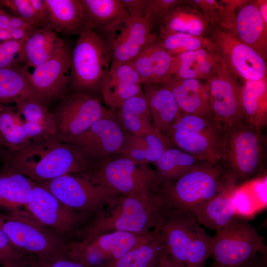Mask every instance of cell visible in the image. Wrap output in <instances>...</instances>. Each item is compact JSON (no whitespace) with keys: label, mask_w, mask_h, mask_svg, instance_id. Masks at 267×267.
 I'll list each match as a JSON object with an SVG mask.
<instances>
[{"label":"cell","mask_w":267,"mask_h":267,"mask_svg":"<svg viewBox=\"0 0 267 267\" xmlns=\"http://www.w3.org/2000/svg\"><path fill=\"white\" fill-rule=\"evenodd\" d=\"M170 211L160 190L147 198L117 195L88 219L75 237L116 231L146 235L156 230Z\"/></svg>","instance_id":"1"},{"label":"cell","mask_w":267,"mask_h":267,"mask_svg":"<svg viewBox=\"0 0 267 267\" xmlns=\"http://www.w3.org/2000/svg\"><path fill=\"white\" fill-rule=\"evenodd\" d=\"M4 163L36 183L89 171L94 163L74 145L55 136L31 141L15 152L5 151Z\"/></svg>","instance_id":"2"},{"label":"cell","mask_w":267,"mask_h":267,"mask_svg":"<svg viewBox=\"0 0 267 267\" xmlns=\"http://www.w3.org/2000/svg\"><path fill=\"white\" fill-rule=\"evenodd\" d=\"M266 162V140L262 129L244 120L227 130L223 166L226 185L239 183L261 175Z\"/></svg>","instance_id":"3"},{"label":"cell","mask_w":267,"mask_h":267,"mask_svg":"<svg viewBox=\"0 0 267 267\" xmlns=\"http://www.w3.org/2000/svg\"><path fill=\"white\" fill-rule=\"evenodd\" d=\"M227 130L212 115H188L181 112L166 138L173 147L223 165Z\"/></svg>","instance_id":"4"},{"label":"cell","mask_w":267,"mask_h":267,"mask_svg":"<svg viewBox=\"0 0 267 267\" xmlns=\"http://www.w3.org/2000/svg\"><path fill=\"white\" fill-rule=\"evenodd\" d=\"M0 228L15 248L29 256L49 261L67 258V241L26 210L0 212Z\"/></svg>","instance_id":"5"},{"label":"cell","mask_w":267,"mask_h":267,"mask_svg":"<svg viewBox=\"0 0 267 267\" xmlns=\"http://www.w3.org/2000/svg\"><path fill=\"white\" fill-rule=\"evenodd\" d=\"M86 173L96 182L126 196L149 197L161 186L149 164L135 163L121 154L95 163Z\"/></svg>","instance_id":"6"},{"label":"cell","mask_w":267,"mask_h":267,"mask_svg":"<svg viewBox=\"0 0 267 267\" xmlns=\"http://www.w3.org/2000/svg\"><path fill=\"white\" fill-rule=\"evenodd\" d=\"M225 171L222 163L208 162L161 185L160 190L171 209L193 213L200 205L227 190L224 184Z\"/></svg>","instance_id":"7"},{"label":"cell","mask_w":267,"mask_h":267,"mask_svg":"<svg viewBox=\"0 0 267 267\" xmlns=\"http://www.w3.org/2000/svg\"><path fill=\"white\" fill-rule=\"evenodd\" d=\"M111 63L101 37L91 29H85L79 34L71 52L69 85L77 92L100 89Z\"/></svg>","instance_id":"8"},{"label":"cell","mask_w":267,"mask_h":267,"mask_svg":"<svg viewBox=\"0 0 267 267\" xmlns=\"http://www.w3.org/2000/svg\"><path fill=\"white\" fill-rule=\"evenodd\" d=\"M155 230L146 235L112 231L75 237L67 242V257L86 267H99L152 238Z\"/></svg>","instance_id":"9"},{"label":"cell","mask_w":267,"mask_h":267,"mask_svg":"<svg viewBox=\"0 0 267 267\" xmlns=\"http://www.w3.org/2000/svg\"><path fill=\"white\" fill-rule=\"evenodd\" d=\"M267 251L256 228L234 217L212 237L213 267H238L258 253L267 254Z\"/></svg>","instance_id":"10"},{"label":"cell","mask_w":267,"mask_h":267,"mask_svg":"<svg viewBox=\"0 0 267 267\" xmlns=\"http://www.w3.org/2000/svg\"><path fill=\"white\" fill-rule=\"evenodd\" d=\"M37 183L88 219L118 195L93 180L86 172L67 174Z\"/></svg>","instance_id":"11"},{"label":"cell","mask_w":267,"mask_h":267,"mask_svg":"<svg viewBox=\"0 0 267 267\" xmlns=\"http://www.w3.org/2000/svg\"><path fill=\"white\" fill-rule=\"evenodd\" d=\"M113 112L106 109L98 98L88 92H77L65 96L53 113L57 123L55 137L66 142Z\"/></svg>","instance_id":"12"},{"label":"cell","mask_w":267,"mask_h":267,"mask_svg":"<svg viewBox=\"0 0 267 267\" xmlns=\"http://www.w3.org/2000/svg\"><path fill=\"white\" fill-rule=\"evenodd\" d=\"M25 207L37 221L65 240L73 238L88 219L62 203L37 183Z\"/></svg>","instance_id":"13"},{"label":"cell","mask_w":267,"mask_h":267,"mask_svg":"<svg viewBox=\"0 0 267 267\" xmlns=\"http://www.w3.org/2000/svg\"><path fill=\"white\" fill-rule=\"evenodd\" d=\"M151 30L143 18L128 16L98 35L107 46L112 62H128L156 40Z\"/></svg>","instance_id":"14"},{"label":"cell","mask_w":267,"mask_h":267,"mask_svg":"<svg viewBox=\"0 0 267 267\" xmlns=\"http://www.w3.org/2000/svg\"><path fill=\"white\" fill-rule=\"evenodd\" d=\"M125 135L113 112L66 142L75 146L95 164L118 154Z\"/></svg>","instance_id":"15"},{"label":"cell","mask_w":267,"mask_h":267,"mask_svg":"<svg viewBox=\"0 0 267 267\" xmlns=\"http://www.w3.org/2000/svg\"><path fill=\"white\" fill-rule=\"evenodd\" d=\"M71 52L65 46L53 57L34 68L28 69V78L34 90L45 104L65 97L70 83Z\"/></svg>","instance_id":"16"},{"label":"cell","mask_w":267,"mask_h":267,"mask_svg":"<svg viewBox=\"0 0 267 267\" xmlns=\"http://www.w3.org/2000/svg\"><path fill=\"white\" fill-rule=\"evenodd\" d=\"M200 227L192 213L172 209L156 230L161 237L166 251L185 266L190 245Z\"/></svg>","instance_id":"17"},{"label":"cell","mask_w":267,"mask_h":267,"mask_svg":"<svg viewBox=\"0 0 267 267\" xmlns=\"http://www.w3.org/2000/svg\"><path fill=\"white\" fill-rule=\"evenodd\" d=\"M104 102L112 111L142 90V84L132 61L112 62L100 89Z\"/></svg>","instance_id":"18"},{"label":"cell","mask_w":267,"mask_h":267,"mask_svg":"<svg viewBox=\"0 0 267 267\" xmlns=\"http://www.w3.org/2000/svg\"><path fill=\"white\" fill-rule=\"evenodd\" d=\"M209 101L213 116L226 129L245 120L240 89L229 80L216 78L208 86Z\"/></svg>","instance_id":"19"},{"label":"cell","mask_w":267,"mask_h":267,"mask_svg":"<svg viewBox=\"0 0 267 267\" xmlns=\"http://www.w3.org/2000/svg\"><path fill=\"white\" fill-rule=\"evenodd\" d=\"M142 90L154 131L166 138L181 113L177 100L171 90L163 85H142Z\"/></svg>","instance_id":"20"},{"label":"cell","mask_w":267,"mask_h":267,"mask_svg":"<svg viewBox=\"0 0 267 267\" xmlns=\"http://www.w3.org/2000/svg\"><path fill=\"white\" fill-rule=\"evenodd\" d=\"M132 62L142 85L162 84L173 73L174 57L156 40Z\"/></svg>","instance_id":"21"},{"label":"cell","mask_w":267,"mask_h":267,"mask_svg":"<svg viewBox=\"0 0 267 267\" xmlns=\"http://www.w3.org/2000/svg\"><path fill=\"white\" fill-rule=\"evenodd\" d=\"M162 85L171 90L182 113L200 116L212 115L208 86H202L196 79L170 77Z\"/></svg>","instance_id":"22"},{"label":"cell","mask_w":267,"mask_h":267,"mask_svg":"<svg viewBox=\"0 0 267 267\" xmlns=\"http://www.w3.org/2000/svg\"><path fill=\"white\" fill-rule=\"evenodd\" d=\"M47 19L45 26L55 32L77 35L87 28L80 0H44Z\"/></svg>","instance_id":"23"},{"label":"cell","mask_w":267,"mask_h":267,"mask_svg":"<svg viewBox=\"0 0 267 267\" xmlns=\"http://www.w3.org/2000/svg\"><path fill=\"white\" fill-rule=\"evenodd\" d=\"M65 45L56 32L46 26L34 31L25 41L20 61L27 68H35L45 62Z\"/></svg>","instance_id":"24"},{"label":"cell","mask_w":267,"mask_h":267,"mask_svg":"<svg viewBox=\"0 0 267 267\" xmlns=\"http://www.w3.org/2000/svg\"><path fill=\"white\" fill-rule=\"evenodd\" d=\"M172 146L163 136L155 132L126 134L121 154L139 164L155 163L164 151Z\"/></svg>","instance_id":"25"},{"label":"cell","mask_w":267,"mask_h":267,"mask_svg":"<svg viewBox=\"0 0 267 267\" xmlns=\"http://www.w3.org/2000/svg\"><path fill=\"white\" fill-rule=\"evenodd\" d=\"M236 208L233 190L222 191L193 211L197 222L211 230H218L234 218Z\"/></svg>","instance_id":"26"},{"label":"cell","mask_w":267,"mask_h":267,"mask_svg":"<svg viewBox=\"0 0 267 267\" xmlns=\"http://www.w3.org/2000/svg\"><path fill=\"white\" fill-rule=\"evenodd\" d=\"M114 113L126 134H137L155 132L151 113L143 90L125 101Z\"/></svg>","instance_id":"27"},{"label":"cell","mask_w":267,"mask_h":267,"mask_svg":"<svg viewBox=\"0 0 267 267\" xmlns=\"http://www.w3.org/2000/svg\"><path fill=\"white\" fill-rule=\"evenodd\" d=\"M36 183L3 165L0 170V208L11 211L25 207Z\"/></svg>","instance_id":"28"},{"label":"cell","mask_w":267,"mask_h":267,"mask_svg":"<svg viewBox=\"0 0 267 267\" xmlns=\"http://www.w3.org/2000/svg\"><path fill=\"white\" fill-rule=\"evenodd\" d=\"M208 162L179 148L170 146L166 148L153 164L160 184L162 185Z\"/></svg>","instance_id":"29"},{"label":"cell","mask_w":267,"mask_h":267,"mask_svg":"<svg viewBox=\"0 0 267 267\" xmlns=\"http://www.w3.org/2000/svg\"><path fill=\"white\" fill-rule=\"evenodd\" d=\"M27 73L28 68L25 65L0 69V104L28 99H36L44 102L31 87Z\"/></svg>","instance_id":"30"},{"label":"cell","mask_w":267,"mask_h":267,"mask_svg":"<svg viewBox=\"0 0 267 267\" xmlns=\"http://www.w3.org/2000/svg\"><path fill=\"white\" fill-rule=\"evenodd\" d=\"M87 28L99 34L118 20L129 16L121 0H80Z\"/></svg>","instance_id":"31"},{"label":"cell","mask_w":267,"mask_h":267,"mask_svg":"<svg viewBox=\"0 0 267 267\" xmlns=\"http://www.w3.org/2000/svg\"><path fill=\"white\" fill-rule=\"evenodd\" d=\"M241 98L245 120L262 130L267 123L266 82L247 81L241 89Z\"/></svg>","instance_id":"32"},{"label":"cell","mask_w":267,"mask_h":267,"mask_svg":"<svg viewBox=\"0 0 267 267\" xmlns=\"http://www.w3.org/2000/svg\"><path fill=\"white\" fill-rule=\"evenodd\" d=\"M164 249L163 241L157 231L152 238L99 267H155Z\"/></svg>","instance_id":"33"},{"label":"cell","mask_w":267,"mask_h":267,"mask_svg":"<svg viewBox=\"0 0 267 267\" xmlns=\"http://www.w3.org/2000/svg\"><path fill=\"white\" fill-rule=\"evenodd\" d=\"M30 142L20 114L11 107L0 104V146L12 152L22 148Z\"/></svg>","instance_id":"34"},{"label":"cell","mask_w":267,"mask_h":267,"mask_svg":"<svg viewBox=\"0 0 267 267\" xmlns=\"http://www.w3.org/2000/svg\"><path fill=\"white\" fill-rule=\"evenodd\" d=\"M231 60L237 71L247 81L264 79L265 62L251 46L244 44L235 45L231 50Z\"/></svg>","instance_id":"35"},{"label":"cell","mask_w":267,"mask_h":267,"mask_svg":"<svg viewBox=\"0 0 267 267\" xmlns=\"http://www.w3.org/2000/svg\"><path fill=\"white\" fill-rule=\"evenodd\" d=\"M238 33L246 44H254L261 39L264 30V21L259 9L248 4L239 11L236 20Z\"/></svg>","instance_id":"36"},{"label":"cell","mask_w":267,"mask_h":267,"mask_svg":"<svg viewBox=\"0 0 267 267\" xmlns=\"http://www.w3.org/2000/svg\"><path fill=\"white\" fill-rule=\"evenodd\" d=\"M210 68L204 49L185 51L180 53L178 59L174 57L173 74L178 76L177 79H195L199 75L208 72Z\"/></svg>","instance_id":"37"},{"label":"cell","mask_w":267,"mask_h":267,"mask_svg":"<svg viewBox=\"0 0 267 267\" xmlns=\"http://www.w3.org/2000/svg\"><path fill=\"white\" fill-rule=\"evenodd\" d=\"M17 111L25 118V121L41 124L56 133L57 123L53 113L50 112L45 104L36 99L16 101Z\"/></svg>","instance_id":"38"},{"label":"cell","mask_w":267,"mask_h":267,"mask_svg":"<svg viewBox=\"0 0 267 267\" xmlns=\"http://www.w3.org/2000/svg\"><path fill=\"white\" fill-rule=\"evenodd\" d=\"M212 237L200 227L190 245L185 267H203L211 255Z\"/></svg>","instance_id":"39"},{"label":"cell","mask_w":267,"mask_h":267,"mask_svg":"<svg viewBox=\"0 0 267 267\" xmlns=\"http://www.w3.org/2000/svg\"><path fill=\"white\" fill-rule=\"evenodd\" d=\"M164 33L167 34L165 35L161 43L171 55L180 51L182 48L186 51H195L201 46L200 40L188 34L172 32L165 29Z\"/></svg>","instance_id":"40"},{"label":"cell","mask_w":267,"mask_h":267,"mask_svg":"<svg viewBox=\"0 0 267 267\" xmlns=\"http://www.w3.org/2000/svg\"><path fill=\"white\" fill-rule=\"evenodd\" d=\"M163 19L166 25L164 29L176 33H187L198 36L203 31L202 22L198 19H186L177 12L172 11Z\"/></svg>","instance_id":"41"},{"label":"cell","mask_w":267,"mask_h":267,"mask_svg":"<svg viewBox=\"0 0 267 267\" xmlns=\"http://www.w3.org/2000/svg\"><path fill=\"white\" fill-rule=\"evenodd\" d=\"M31 257L15 248L0 228V266L12 267Z\"/></svg>","instance_id":"42"},{"label":"cell","mask_w":267,"mask_h":267,"mask_svg":"<svg viewBox=\"0 0 267 267\" xmlns=\"http://www.w3.org/2000/svg\"><path fill=\"white\" fill-rule=\"evenodd\" d=\"M27 39L10 40L0 44V69L19 64L20 55Z\"/></svg>","instance_id":"43"},{"label":"cell","mask_w":267,"mask_h":267,"mask_svg":"<svg viewBox=\"0 0 267 267\" xmlns=\"http://www.w3.org/2000/svg\"><path fill=\"white\" fill-rule=\"evenodd\" d=\"M177 1L175 0H147L143 19L151 28L160 19H163L172 11Z\"/></svg>","instance_id":"44"},{"label":"cell","mask_w":267,"mask_h":267,"mask_svg":"<svg viewBox=\"0 0 267 267\" xmlns=\"http://www.w3.org/2000/svg\"><path fill=\"white\" fill-rule=\"evenodd\" d=\"M9 7L19 17L29 22L42 26L38 21L30 3L29 0H0V4Z\"/></svg>","instance_id":"45"},{"label":"cell","mask_w":267,"mask_h":267,"mask_svg":"<svg viewBox=\"0 0 267 267\" xmlns=\"http://www.w3.org/2000/svg\"><path fill=\"white\" fill-rule=\"evenodd\" d=\"M35 267H86L68 258L55 260H45L32 257Z\"/></svg>","instance_id":"46"},{"label":"cell","mask_w":267,"mask_h":267,"mask_svg":"<svg viewBox=\"0 0 267 267\" xmlns=\"http://www.w3.org/2000/svg\"><path fill=\"white\" fill-rule=\"evenodd\" d=\"M130 16L143 18L147 0H121Z\"/></svg>","instance_id":"47"},{"label":"cell","mask_w":267,"mask_h":267,"mask_svg":"<svg viewBox=\"0 0 267 267\" xmlns=\"http://www.w3.org/2000/svg\"><path fill=\"white\" fill-rule=\"evenodd\" d=\"M29 1L42 27L45 26L48 14L44 0H29Z\"/></svg>","instance_id":"48"},{"label":"cell","mask_w":267,"mask_h":267,"mask_svg":"<svg viewBox=\"0 0 267 267\" xmlns=\"http://www.w3.org/2000/svg\"><path fill=\"white\" fill-rule=\"evenodd\" d=\"M9 27L21 28L31 31H35L40 29V26L29 22L19 17L10 15Z\"/></svg>","instance_id":"49"},{"label":"cell","mask_w":267,"mask_h":267,"mask_svg":"<svg viewBox=\"0 0 267 267\" xmlns=\"http://www.w3.org/2000/svg\"><path fill=\"white\" fill-rule=\"evenodd\" d=\"M156 267H185L168 254L165 248L158 258Z\"/></svg>","instance_id":"50"},{"label":"cell","mask_w":267,"mask_h":267,"mask_svg":"<svg viewBox=\"0 0 267 267\" xmlns=\"http://www.w3.org/2000/svg\"><path fill=\"white\" fill-rule=\"evenodd\" d=\"M238 267H267V256L258 254Z\"/></svg>","instance_id":"51"},{"label":"cell","mask_w":267,"mask_h":267,"mask_svg":"<svg viewBox=\"0 0 267 267\" xmlns=\"http://www.w3.org/2000/svg\"><path fill=\"white\" fill-rule=\"evenodd\" d=\"M8 30L10 32L11 39L14 40H20L27 38L34 32L21 28L10 27L8 28Z\"/></svg>","instance_id":"52"},{"label":"cell","mask_w":267,"mask_h":267,"mask_svg":"<svg viewBox=\"0 0 267 267\" xmlns=\"http://www.w3.org/2000/svg\"><path fill=\"white\" fill-rule=\"evenodd\" d=\"M10 15L3 10L0 4V29H8Z\"/></svg>","instance_id":"53"},{"label":"cell","mask_w":267,"mask_h":267,"mask_svg":"<svg viewBox=\"0 0 267 267\" xmlns=\"http://www.w3.org/2000/svg\"><path fill=\"white\" fill-rule=\"evenodd\" d=\"M10 40L12 39L8 29H0V40L6 41Z\"/></svg>","instance_id":"54"},{"label":"cell","mask_w":267,"mask_h":267,"mask_svg":"<svg viewBox=\"0 0 267 267\" xmlns=\"http://www.w3.org/2000/svg\"><path fill=\"white\" fill-rule=\"evenodd\" d=\"M267 4L264 3L260 6V8L259 9L262 18L263 19L264 22L266 23H267Z\"/></svg>","instance_id":"55"},{"label":"cell","mask_w":267,"mask_h":267,"mask_svg":"<svg viewBox=\"0 0 267 267\" xmlns=\"http://www.w3.org/2000/svg\"><path fill=\"white\" fill-rule=\"evenodd\" d=\"M32 257L28 260L17 264L12 267H35L32 262Z\"/></svg>","instance_id":"56"},{"label":"cell","mask_w":267,"mask_h":267,"mask_svg":"<svg viewBox=\"0 0 267 267\" xmlns=\"http://www.w3.org/2000/svg\"><path fill=\"white\" fill-rule=\"evenodd\" d=\"M206 1L208 3H213L214 2V0H206Z\"/></svg>","instance_id":"57"},{"label":"cell","mask_w":267,"mask_h":267,"mask_svg":"<svg viewBox=\"0 0 267 267\" xmlns=\"http://www.w3.org/2000/svg\"><path fill=\"white\" fill-rule=\"evenodd\" d=\"M195 1H196V2H199V1H201V0H195Z\"/></svg>","instance_id":"58"},{"label":"cell","mask_w":267,"mask_h":267,"mask_svg":"<svg viewBox=\"0 0 267 267\" xmlns=\"http://www.w3.org/2000/svg\"><path fill=\"white\" fill-rule=\"evenodd\" d=\"M0 267H1V266H0Z\"/></svg>","instance_id":"59"},{"label":"cell","mask_w":267,"mask_h":267,"mask_svg":"<svg viewBox=\"0 0 267 267\" xmlns=\"http://www.w3.org/2000/svg\"></svg>","instance_id":"60"}]
</instances>
